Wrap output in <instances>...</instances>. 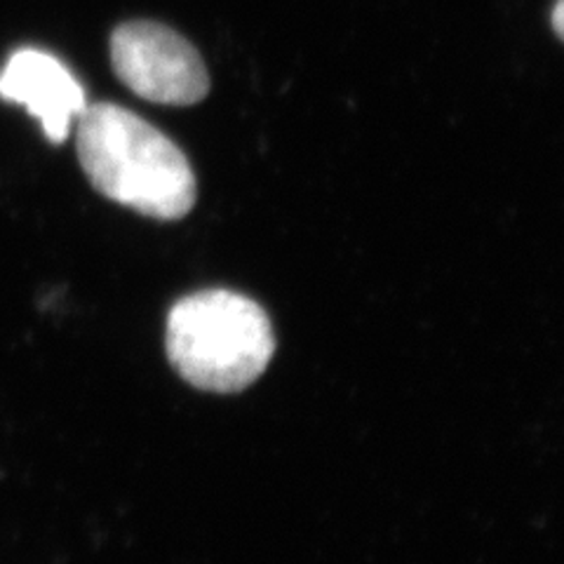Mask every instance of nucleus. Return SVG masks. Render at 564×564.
Masks as SVG:
<instances>
[{"instance_id":"nucleus-3","label":"nucleus","mask_w":564,"mask_h":564,"mask_svg":"<svg viewBox=\"0 0 564 564\" xmlns=\"http://www.w3.org/2000/svg\"><path fill=\"white\" fill-rule=\"evenodd\" d=\"M111 66L128 90L153 104L193 106L209 93V74L196 45L158 22L120 24L111 33Z\"/></svg>"},{"instance_id":"nucleus-1","label":"nucleus","mask_w":564,"mask_h":564,"mask_svg":"<svg viewBox=\"0 0 564 564\" xmlns=\"http://www.w3.org/2000/svg\"><path fill=\"white\" fill-rule=\"evenodd\" d=\"M76 151L97 193L149 219H184L198 200L184 151L118 104L85 106L76 118Z\"/></svg>"},{"instance_id":"nucleus-5","label":"nucleus","mask_w":564,"mask_h":564,"mask_svg":"<svg viewBox=\"0 0 564 564\" xmlns=\"http://www.w3.org/2000/svg\"><path fill=\"white\" fill-rule=\"evenodd\" d=\"M551 24H553V31H555L557 39L564 41V0H555Z\"/></svg>"},{"instance_id":"nucleus-4","label":"nucleus","mask_w":564,"mask_h":564,"mask_svg":"<svg viewBox=\"0 0 564 564\" xmlns=\"http://www.w3.org/2000/svg\"><path fill=\"white\" fill-rule=\"evenodd\" d=\"M0 97L26 106V111L41 120L52 144H64L70 132V120L87 106L83 85L50 52L22 47L0 70Z\"/></svg>"},{"instance_id":"nucleus-2","label":"nucleus","mask_w":564,"mask_h":564,"mask_svg":"<svg viewBox=\"0 0 564 564\" xmlns=\"http://www.w3.org/2000/svg\"><path fill=\"white\" fill-rule=\"evenodd\" d=\"M165 346L184 381L209 393H240L275 352V334L254 299L231 290H203L167 315Z\"/></svg>"}]
</instances>
